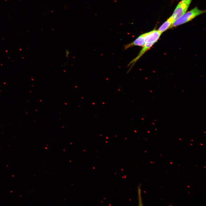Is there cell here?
<instances>
[{
  "label": "cell",
  "instance_id": "obj_3",
  "mask_svg": "<svg viewBox=\"0 0 206 206\" xmlns=\"http://www.w3.org/2000/svg\"><path fill=\"white\" fill-rule=\"evenodd\" d=\"M145 43V34L144 33L138 36L133 41L125 45L124 46V50L134 46L143 47Z\"/></svg>",
  "mask_w": 206,
  "mask_h": 206
},
{
  "label": "cell",
  "instance_id": "obj_5",
  "mask_svg": "<svg viewBox=\"0 0 206 206\" xmlns=\"http://www.w3.org/2000/svg\"><path fill=\"white\" fill-rule=\"evenodd\" d=\"M137 191L139 205H142L141 197V189L140 186H139L138 187Z\"/></svg>",
  "mask_w": 206,
  "mask_h": 206
},
{
  "label": "cell",
  "instance_id": "obj_2",
  "mask_svg": "<svg viewBox=\"0 0 206 206\" xmlns=\"http://www.w3.org/2000/svg\"><path fill=\"white\" fill-rule=\"evenodd\" d=\"M192 0H182L179 2L171 17L174 21L186 13Z\"/></svg>",
  "mask_w": 206,
  "mask_h": 206
},
{
  "label": "cell",
  "instance_id": "obj_4",
  "mask_svg": "<svg viewBox=\"0 0 206 206\" xmlns=\"http://www.w3.org/2000/svg\"><path fill=\"white\" fill-rule=\"evenodd\" d=\"M174 21L170 17L160 27L158 31L161 33L168 29L172 25Z\"/></svg>",
  "mask_w": 206,
  "mask_h": 206
},
{
  "label": "cell",
  "instance_id": "obj_1",
  "mask_svg": "<svg viewBox=\"0 0 206 206\" xmlns=\"http://www.w3.org/2000/svg\"><path fill=\"white\" fill-rule=\"evenodd\" d=\"M206 11L199 9L197 7L183 15L175 20L170 28L175 27L186 23L197 16L205 13Z\"/></svg>",
  "mask_w": 206,
  "mask_h": 206
}]
</instances>
